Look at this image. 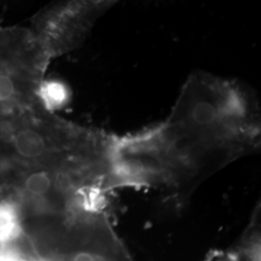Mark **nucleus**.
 <instances>
[{
  "label": "nucleus",
  "mask_w": 261,
  "mask_h": 261,
  "mask_svg": "<svg viewBox=\"0 0 261 261\" xmlns=\"http://www.w3.org/2000/svg\"><path fill=\"white\" fill-rule=\"evenodd\" d=\"M115 161L126 187L168 190L180 198L201 181L260 147V111L242 84L197 71L167 119L116 136Z\"/></svg>",
  "instance_id": "obj_1"
},
{
  "label": "nucleus",
  "mask_w": 261,
  "mask_h": 261,
  "mask_svg": "<svg viewBox=\"0 0 261 261\" xmlns=\"http://www.w3.org/2000/svg\"><path fill=\"white\" fill-rule=\"evenodd\" d=\"M259 207L241 241L226 252H219L209 261H260Z\"/></svg>",
  "instance_id": "obj_2"
},
{
  "label": "nucleus",
  "mask_w": 261,
  "mask_h": 261,
  "mask_svg": "<svg viewBox=\"0 0 261 261\" xmlns=\"http://www.w3.org/2000/svg\"><path fill=\"white\" fill-rule=\"evenodd\" d=\"M15 146L19 155L28 159H38L49 152L47 138L32 129L19 132L15 139Z\"/></svg>",
  "instance_id": "obj_3"
},
{
  "label": "nucleus",
  "mask_w": 261,
  "mask_h": 261,
  "mask_svg": "<svg viewBox=\"0 0 261 261\" xmlns=\"http://www.w3.org/2000/svg\"><path fill=\"white\" fill-rule=\"evenodd\" d=\"M21 234L17 208L8 202L0 203V246L4 247Z\"/></svg>",
  "instance_id": "obj_4"
},
{
  "label": "nucleus",
  "mask_w": 261,
  "mask_h": 261,
  "mask_svg": "<svg viewBox=\"0 0 261 261\" xmlns=\"http://www.w3.org/2000/svg\"><path fill=\"white\" fill-rule=\"evenodd\" d=\"M40 101L48 112L62 107L68 99V91L64 84L58 82H45L38 88Z\"/></svg>",
  "instance_id": "obj_5"
},
{
  "label": "nucleus",
  "mask_w": 261,
  "mask_h": 261,
  "mask_svg": "<svg viewBox=\"0 0 261 261\" xmlns=\"http://www.w3.org/2000/svg\"><path fill=\"white\" fill-rule=\"evenodd\" d=\"M54 186V180L47 171H38L32 173L25 180V189L34 196H47Z\"/></svg>",
  "instance_id": "obj_6"
},
{
  "label": "nucleus",
  "mask_w": 261,
  "mask_h": 261,
  "mask_svg": "<svg viewBox=\"0 0 261 261\" xmlns=\"http://www.w3.org/2000/svg\"><path fill=\"white\" fill-rule=\"evenodd\" d=\"M15 92V85L8 75H0V101L10 99Z\"/></svg>",
  "instance_id": "obj_7"
}]
</instances>
